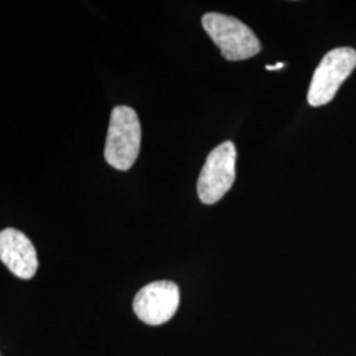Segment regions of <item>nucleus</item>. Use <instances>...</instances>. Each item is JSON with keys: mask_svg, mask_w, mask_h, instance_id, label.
<instances>
[{"mask_svg": "<svg viewBox=\"0 0 356 356\" xmlns=\"http://www.w3.org/2000/svg\"><path fill=\"white\" fill-rule=\"evenodd\" d=\"M141 126L136 111L128 106L115 107L104 145V159L118 170H128L140 153Z\"/></svg>", "mask_w": 356, "mask_h": 356, "instance_id": "1", "label": "nucleus"}, {"mask_svg": "<svg viewBox=\"0 0 356 356\" xmlns=\"http://www.w3.org/2000/svg\"><path fill=\"white\" fill-rule=\"evenodd\" d=\"M202 26L227 61L248 60L261 51L254 31L232 16L206 13L202 17Z\"/></svg>", "mask_w": 356, "mask_h": 356, "instance_id": "2", "label": "nucleus"}, {"mask_svg": "<svg viewBox=\"0 0 356 356\" xmlns=\"http://www.w3.org/2000/svg\"><path fill=\"white\" fill-rule=\"evenodd\" d=\"M355 67V49L343 47L329 51L321 60L312 78L307 91L309 104L319 107L331 102Z\"/></svg>", "mask_w": 356, "mask_h": 356, "instance_id": "3", "label": "nucleus"}, {"mask_svg": "<svg viewBox=\"0 0 356 356\" xmlns=\"http://www.w3.org/2000/svg\"><path fill=\"white\" fill-rule=\"evenodd\" d=\"M236 156L232 141H225L209 153L197 182L202 204H216L231 189L236 177Z\"/></svg>", "mask_w": 356, "mask_h": 356, "instance_id": "4", "label": "nucleus"}, {"mask_svg": "<svg viewBox=\"0 0 356 356\" xmlns=\"http://www.w3.org/2000/svg\"><path fill=\"white\" fill-rule=\"evenodd\" d=\"M179 305V289L173 281H154L141 288L134 300V310L140 321L159 326L173 318Z\"/></svg>", "mask_w": 356, "mask_h": 356, "instance_id": "5", "label": "nucleus"}, {"mask_svg": "<svg viewBox=\"0 0 356 356\" xmlns=\"http://www.w3.org/2000/svg\"><path fill=\"white\" fill-rule=\"evenodd\" d=\"M0 259L19 279L29 280L38 272V252L26 234L16 229L0 232Z\"/></svg>", "mask_w": 356, "mask_h": 356, "instance_id": "6", "label": "nucleus"}, {"mask_svg": "<svg viewBox=\"0 0 356 356\" xmlns=\"http://www.w3.org/2000/svg\"><path fill=\"white\" fill-rule=\"evenodd\" d=\"M281 67H284V64H282V63H279V64L273 65V66H270V65H267V70H277V69H281Z\"/></svg>", "mask_w": 356, "mask_h": 356, "instance_id": "7", "label": "nucleus"}]
</instances>
